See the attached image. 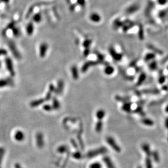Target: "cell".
<instances>
[{
    "label": "cell",
    "mask_w": 168,
    "mask_h": 168,
    "mask_svg": "<svg viewBox=\"0 0 168 168\" xmlns=\"http://www.w3.org/2000/svg\"><path fill=\"white\" fill-rule=\"evenodd\" d=\"M130 98L129 97H121L120 96H116L115 97V99L116 101L120 102H123V103L129 102L130 101Z\"/></svg>",
    "instance_id": "28"
},
{
    "label": "cell",
    "mask_w": 168,
    "mask_h": 168,
    "mask_svg": "<svg viewBox=\"0 0 168 168\" xmlns=\"http://www.w3.org/2000/svg\"><path fill=\"white\" fill-rule=\"evenodd\" d=\"M103 126V122H102V120H99L97 122L96 126H95V130H96L97 133H100L102 130Z\"/></svg>",
    "instance_id": "27"
},
{
    "label": "cell",
    "mask_w": 168,
    "mask_h": 168,
    "mask_svg": "<svg viewBox=\"0 0 168 168\" xmlns=\"http://www.w3.org/2000/svg\"><path fill=\"white\" fill-rule=\"evenodd\" d=\"M33 20L37 23H39L41 20V16L39 15H36L33 17Z\"/></svg>",
    "instance_id": "38"
},
{
    "label": "cell",
    "mask_w": 168,
    "mask_h": 168,
    "mask_svg": "<svg viewBox=\"0 0 168 168\" xmlns=\"http://www.w3.org/2000/svg\"><path fill=\"white\" fill-rule=\"evenodd\" d=\"M71 71L72 76L73 79L75 80H77L79 78V73H78V70L77 67L75 65H73L71 68Z\"/></svg>",
    "instance_id": "24"
},
{
    "label": "cell",
    "mask_w": 168,
    "mask_h": 168,
    "mask_svg": "<svg viewBox=\"0 0 168 168\" xmlns=\"http://www.w3.org/2000/svg\"><path fill=\"white\" fill-rule=\"evenodd\" d=\"M114 72H115V69L114 68V67L111 65H106L105 68H104V73L105 74L108 75H110L113 74Z\"/></svg>",
    "instance_id": "23"
},
{
    "label": "cell",
    "mask_w": 168,
    "mask_h": 168,
    "mask_svg": "<svg viewBox=\"0 0 168 168\" xmlns=\"http://www.w3.org/2000/svg\"><path fill=\"white\" fill-rule=\"evenodd\" d=\"M73 157L75 158H77V159H80V158L81 157V154L79 152L74 153L73 155Z\"/></svg>",
    "instance_id": "41"
},
{
    "label": "cell",
    "mask_w": 168,
    "mask_h": 168,
    "mask_svg": "<svg viewBox=\"0 0 168 168\" xmlns=\"http://www.w3.org/2000/svg\"><path fill=\"white\" fill-rule=\"evenodd\" d=\"M163 88H165V89H164L163 90H165V91H167V90H168V87L167 86V85H164V86L163 87Z\"/></svg>",
    "instance_id": "48"
},
{
    "label": "cell",
    "mask_w": 168,
    "mask_h": 168,
    "mask_svg": "<svg viewBox=\"0 0 168 168\" xmlns=\"http://www.w3.org/2000/svg\"><path fill=\"white\" fill-rule=\"evenodd\" d=\"M89 168H102V165L99 162H94L90 164Z\"/></svg>",
    "instance_id": "31"
},
{
    "label": "cell",
    "mask_w": 168,
    "mask_h": 168,
    "mask_svg": "<svg viewBox=\"0 0 168 168\" xmlns=\"http://www.w3.org/2000/svg\"><path fill=\"white\" fill-rule=\"evenodd\" d=\"M131 105H132V103L131 102L129 101L127 102L123 103L121 109L122 111L126 112V113H130L131 112Z\"/></svg>",
    "instance_id": "13"
},
{
    "label": "cell",
    "mask_w": 168,
    "mask_h": 168,
    "mask_svg": "<svg viewBox=\"0 0 168 168\" xmlns=\"http://www.w3.org/2000/svg\"><path fill=\"white\" fill-rule=\"evenodd\" d=\"M165 113H168V105L165 106Z\"/></svg>",
    "instance_id": "47"
},
{
    "label": "cell",
    "mask_w": 168,
    "mask_h": 168,
    "mask_svg": "<svg viewBox=\"0 0 168 168\" xmlns=\"http://www.w3.org/2000/svg\"><path fill=\"white\" fill-rule=\"evenodd\" d=\"M99 63H102L99 61H90L86 62L85 64L83 65V66L81 68V72L82 73L86 72L87 69H88L90 67L93 66V65H98Z\"/></svg>",
    "instance_id": "7"
},
{
    "label": "cell",
    "mask_w": 168,
    "mask_h": 168,
    "mask_svg": "<svg viewBox=\"0 0 168 168\" xmlns=\"http://www.w3.org/2000/svg\"><path fill=\"white\" fill-rule=\"evenodd\" d=\"M142 149L145 152V153L146 154L147 156H151V155L152 152L150 150V146L147 143H143L142 145Z\"/></svg>",
    "instance_id": "22"
},
{
    "label": "cell",
    "mask_w": 168,
    "mask_h": 168,
    "mask_svg": "<svg viewBox=\"0 0 168 168\" xmlns=\"http://www.w3.org/2000/svg\"><path fill=\"white\" fill-rule=\"evenodd\" d=\"M48 49V45L47 43H43L41 44L39 47V56L40 57L43 58L45 56Z\"/></svg>",
    "instance_id": "9"
},
{
    "label": "cell",
    "mask_w": 168,
    "mask_h": 168,
    "mask_svg": "<svg viewBox=\"0 0 168 168\" xmlns=\"http://www.w3.org/2000/svg\"><path fill=\"white\" fill-rule=\"evenodd\" d=\"M1 62H0V68H1Z\"/></svg>",
    "instance_id": "49"
},
{
    "label": "cell",
    "mask_w": 168,
    "mask_h": 168,
    "mask_svg": "<svg viewBox=\"0 0 168 168\" xmlns=\"http://www.w3.org/2000/svg\"><path fill=\"white\" fill-rule=\"evenodd\" d=\"M109 52L110 54L111 55V57H113L114 60L115 61H120L123 57V55L121 54V53H118L116 52L113 47H111L109 48Z\"/></svg>",
    "instance_id": "4"
},
{
    "label": "cell",
    "mask_w": 168,
    "mask_h": 168,
    "mask_svg": "<svg viewBox=\"0 0 168 168\" xmlns=\"http://www.w3.org/2000/svg\"><path fill=\"white\" fill-rule=\"evenodd\" d=\"M25 135L23 131L21 130H17L15 133L14 134V139L17 141V142H23L25 139Z\"/></svg>",
    "instance_id": "12"
},
{
    "label": "cell",
    "mask_w": 168,
    "mask_h": 168,
    "mask_svg": "<svg viewBox=\"0 0 168 168\" xmlns=\"http://www.w3.org/2000/svg\"><path fill=\"white\" fill-rule=\"evenodd\" d=\"M7 54V51L4 49H0V56H5Z\"/></svg>",
    "instance_id": "40"
},
{
    "label": "cell",
    "mask_w": 168,
    "mask_h": 168,
    "mask_svg": "<svg viewBox=\"0 0 168 168\" xmlns=\"http://www.w3.org/2000/svg\"><path fill=\"white\" fill-rule=\"evenodd\" d=\"M165 80H166V77L165 75L162 74V73L160 74V76L158 78V82L161 85L163 84L165 82Z\"/></svg>",
    "instance_id": "32"
},
{
    "label": "cell",
    "mask_w": 168,
    "mask_h": 168,
    "mask_svg": "<svg viewBox=\"0 0 168 168\" xmlns=\"http://www.w3.org/2000/svg\"><path fill=\"white\" fill-rule=\"evenodd\" d=\"M52 108L55 110H58L60 108V104L58 102V100L54 98L53 99V103H52Z\"/></svg>",
    "instance_id": "30"
},
{
    "label": "cell",
    "mask_w": 168,
    "mask_h": 168,
    "mask_svg": "<svg viewBox=\"0 0 168 168\" xmlns=\"http://www.w3.org/2000/svg\"><path fill=\"white\" fill-rule=\"evenodd\" d=\"M142 122L143 125L146 126H152L154 125V121L152 120L151 118H142L141 120Z\"/></svg>",
    "instance_id": "21"
},
{
    "label": "cell",
    "mask_w": 168,
    "mask_h": 168,
    "mask_svg": "<svg viewBox=\"0 0 168 168\" xmlns=\"http://www.w3.org/2000/svg\"><path fill=\"white\" fill-rule=\"evenodd\" d=\"M45 100L43 98H40L35 100V101H32L30 103V106L32 108H35V107H37L39 105L42 104Z\"/></svg>",
    "instance_id": "18"
},
{
    "label": "cell",
    "mask_w": 168,
    "mask_h": 168,
    "mask_svg": "<svg viewBox=\"0 0 168 168\" xmlns=\"http://www.w3.org/2000/svg\"><path fill=\"white\" fill-rule=\"evenodd\" d=\"M168 61V55H167L166 57H165L164 58H163V60H162V63L164 64V63H165L167 61Z\"/></svg>",
    "instance_id": "45"
},
{
    "label": "cell",
    "mask_w": 168,
    "mask_h": 168,
    "mask_svg": "<svg viewBox=\"0 0 168 168\" xmlns=\"http://www.w3.org/2000/svg\"><path fill=\"white\" fill-rule=\"evenodd\" d=\"M146 168H152V163L150 158L146 159Z\"/></svg>",
    "instance_id": "33"
},
{
    "label": "cell",
    "mask_w": 168,
    "mask_h": 168,
    "mask_svg": "<svg viewBox=\"0 0 168 168\" xmlns=\"http://www.w3.org/2000/svg\"><path fill=\"white\" fill-rule=\"evenodd\" d=\"M57 151H58V152L60 153L65 152V151H67V146H65V145L61 146H60L58 148Z\"/></svg>",
    "instance_id": "35"
},
{
    "label": "cell",
    "mask_w": 168,
    "mask_h": 168,
    "mask_svg": "<svg viewBox=\"0 0 168 168\" xmlns=\"http://www.w3.org/2000/svg\"><path fill=\"white\" fill-rule=\"evenodd\" d=\"M43 108L44 110L47 111H51L53 109L52 106L49 105V104H45V105L43 106Z\"/></svg>",
    "instance_id": "36"
},
{
    "label": "cell",
    "mask_w": 168,
    "mask_h": 168,
    "mask_svg": "<svg viewBox=\"0 0 168 168\" xmlns=\"http://www.w3.org/2000/svg\"><path fill=\"white\" fill-rule=\"evenodd\" d=\"M140 94H158L160 93V91L157 89H145L140 91Z\"/></svg>",
    "instance_id": "11"
},
{
    "label": "cell",
    "mask_w": 168,
    "mask_h": 168,
    "mask_svg": "<svg viewBox=\"0 0 168 168\" xmlns=\"http://www.w3.org/2000/svg\"><path fill=\"white\" fill-rule=\"evenodd\" d=\"M7 70L12 77L15 76V70L13 67V63L12 60L10 57H7L5 60Z\"/></svg>",
    "instance_id": "3"
},
{
    "label": "cell",
    "mask_w": 168,
    "mask_h": 168,
    "mask_svg": "<svg viewBox=\"0 0 168 168\" xmlns=\"http://www.w3.org/2000/svg\"><path fill=\"white\" fill-rule=\"evenodd\" d=\"M134 113L137 114L139 115H140L142 117L145 116V113L143 111L142 107L141 105H139L137 108L134 109V110L133 111Z\"/></svg>",
    "instance_id": "25"
},
{
    "label": "cell",
    "mask_w": 168,
    "mask_h": 168,
    "mask_svg": "<svg viewBox=\"0 0 168 168\" xmlns=\"http://www.w3.org/2000/svg\"><path fill=\"white\" fill-rule=\"evenodd\" d=\"M106 142L116 152H120L121 151V148L120 146L117 143L115 140L113 138L111 137H108L106 138Z\"/></svg>",
    "instance_id": "2"
},
{
    "label": "cell",
    "mask_w": 168,
    "mask_h": 168,
    "mask_svg": "<svg viewBox=\"0 0 168 168\" xmlns=\"http://www.w3.org/2000/svg\"><path fill=\"white\" fill-rule=\"evenodd\" d=\"M89 53H90V49H89V48H87V49H85V50L84 51V56L85 57L87 56H88L89 55Z\"/></svg>",
    "instance_id": "43"
},
{
    "label": "cell",
    "mask_w": 168,
    "mask_h": 168,
    "mask_svg": "<svg viewBox=\"0 0 168 168\" xmlns=\"http://www.w3.org/2000/svg\"><path fill=\"white\" fill-rule=\"evenodd\" d=\"M15 168H23L19 163H16L15 164Z\"/></svg>",
    "instance_id": "46"
},
{
    "label": "cell",
    "mask_w": 168,
    "mask_h": 168,
    "mask_svg": "<svg viewBox=\"0 0 168 168\" xmlns=\"http://www.w3.org/2000/svg\"><path fill=\"white\" fill-rule=\"evenodd\" d=\"M105 116V111L103 109H100L96 113V116L99 120H102Z\"/></svg>",
    "instance_id": "26"
},
{
    "label": "cell",
    "mask_w": 168,
    "mask_h": 168,
    "mask_svg": "<svg viewBox=\"0 0 168 168\" xmlns=\"http://www.w3.org/2000/svg\"><path fill=\"white\" fill-rule=\"evenodd\" d=\"M14 82L11 78L0 79V88L8 86H13Z\"/></svg>",
    "instance_id": "8"
},
{
    "label": "cell",
    "mask_w": 168,
    "mask_h": 168,
    "mask_svg": "<svg viewBox=\"0 0 168 168\" xmlns=\"http://www.w3.org/2000/svg\"><path fill=\"white\" fill-rule=\"evenodd\" d=\"M36 144L38 147L42 148L44 145V137L42 133H37L36 136Z\"/></svg>",
    "instance_id": "6"
},
{
    "label": "cell",
    "mask_w": 168,
    "mask_h": 168,
    "mask_svg": "<svg viewBox=\"0 0 168 168\" xmlns=\"http://www.w3.org/2000/svg\"><path fill=\"white\" fill-rule=\"evenodd\" d=\"M90 20L94 23H98L101 20V16L99 15V14L97 13H93L91 14L90 16Z\"/></svg>",
    "instance_id": "19"
},
{
    "label": "cell",
    "mask_w": 168,
    "mask_h": 168,
    "mask_svg": "<svg viewBox=\"0 0 168 168\" xmlns=\"http://www.w3.org/2000/svg\"><path fill=\"white\" fill-rule=\"evenodd\" d=\"M137 60H134L133 61L130 62V63L129 64V67L134 68L135 66H137V65H137Z\"/></svg>",
    "instance_id": "42"
},
{
    "label": "cell",
    "mask_w": 168,
    "mask_h": 168,
    "mask_svg": "<svg viewBox=\"0 0 168 168\" xmlns=\"http://www.w3.org/2000/svg\"><path fill=\"white\" fill-rule=\"evenodd\" d=\"M4 153V151L3 148H0V164H1V163L2 158H3Z\"/></svg>",
    "instance_id": "39"
},
{
    "label": "cell",
    "mask_w": 168,
    "mask_h": 168,
    "mask_svg": "<svg viewBox=\"0 0 168 168\" xmlns=\"http://www.w3.org/2000/svg\"><path fill=\"white\" fill-rule=\"evenodd\" d=\"M138 168H141V167H139Z\"/></svg>",
    "instance_id": "50"
},
{
    "label": "cell",
    "mask_w": 168,
    "mask_h": 168,
    "mask_svg": "<svg viewBox=\"0 0 168 168\" xmlns=\"http://www.w3.org/2000/svg\"><path fill=\"white\" fill-rule=\"evenodd\" d=\"M108 152V150L105 147H101L97 149L90 151L87 153V156L89 158H92L96 156H98L99 155L105 154Z\"/></svg>",
    "instance_id": "1"
},
{
    "label": "cell",
    "mask_w": 168,
    "mask_h": 168,
    "mask_svg": "<svg viewBox=\"0 0 168 168\" xmlns=\"http://www.w3.org/2000/svg\"><path fill=\"white\" fill-rule=\"evenodd\" d=\"M147 48L150 50L152 52L155 53V54H158L159 55H162L163 54V52L162 50L159 49V48H157L153 45L151 44H148L147 45Z\"/></svg>",
    "instance_id": "10"
},
{
    "label": "cell",
    "mask_w": 168,
    "mask_h": 168,
    "mask_svg": "<svg viewBox=\"0 0 168 168\" xmlns=\"http://www.w3.org/2000/svg\"><path fill=\"white\" fill-rule=\"evenodd\" d=\"M151 155L153 156V159H154V160L155 162H159V155H158V153L156 151H154L152 152Z\"/></svg>",
    "instance_id": "34"
},
{
    "label": "cell",
    "mask_w": 168,
    "mask_h": 168,
    "mask_svg": "<svg viewBox=\"0 0 168 168\" xmlns=\"http://www.w3.org/2000/svg\"><path fill=\"white\" fill-rule=\"evenodd\" d=\"M155 54L153 52H148L145 55L143 58V61L145 62H150L151 61L155 60Z\"/></svg>",
    "instance_id": "17"
},
{
    "label": "cell",
    "mask_w": 168,
    "mask_h": 168,
    "mask_svg": "<svg viewBox=\"0 0 168 168\" xmlns=\"http://www.w3.org/2000/svg\"><path fill=\"white\" fill-rule=\"evenodd\" d=\"M91 43H92V40H89V39L86 40L83 43V46L86 49H87V48H89V47L90 46V45H91Z\"/></svg>",
    "instance_id": "37"
},
{
    "label": "cell",
    "mask_w": 168,
    "mask_h": 168,
    "mask_svg": "<svg viewBox=\"0 0 168 168\" xmlns=\"http://www.w3.org/2000/svg\"><path fill=\"white\" fill-rule=\"evenodd\" d=\"M64 81L62 80H60L58 81L57 87V89H55V92L57 94H60L62 93L63 89H64Z\"/></svg>",
    "instance_id": "14"
},
{
    "label": "cell",
    "mask_w": 168,
    "mask_h": 168,
    "mask_svg": "<svg viewBox=\"0 0 168 168\" xmlns=\"http://www.w3.org/2000/svg\"><path fill=\"white\" fill-rule=\"evenodd\" d=\"M146 79V74L144 72H142L138 77V81L137 82L136 85L137 86H141L143 84V82L145 81Z\"/></svg>",
    "instance_id": "16"
},
{
    "label": "cell",
    "mask_w": 168,
    "mask_h": 168,
    "mask_svg": "<svg viewBox=\"0 0 168 168\" xmlns=\"http://www.w3.org/2000/svg\"><path fill=\"white\" fill-rule=\"evenodd\" d=\"M33 31H34L33 25L32 23H30V24H28L27 26V27H26L27 33L28 35H32V33L33 32Z\"/></svg>",
    "instance_id": "29"
},
{
    "label": "cell",
    "mask_w": 168,
    "mask_h": 168,
    "mask_svg": "<svg viewBox=\"0 0 168 168\" xmlns=\"http://www.w3.org/2000/svg\"><path fill=\"white\" fill-rule=\"evenodd\" d=\"M164 125H165V128H167L168 129V117L166 118V119H165V122H164Z\"/></svg>",
    "instance_id": "44"
},
{
    "label": "cell",
    "mask_w": 168,
    "mask_h": 168,
    "mask_svg": "<svg viewBox=\"0 0 168 168\" xmlns=\"http://www.w3.org/2000/svg\"><path fill=\"white\" fill-rule=\"evenodd\" d=\"M148 63H149L148 65V67L150 70H151V71H155V70L157 69L158 62H157V61L153 60Z\"/></svg>",
    "instance_id": "20"
},
{
    "label": "cell",
    "mask_w": 168,
    "mask_h": 168,
    "mask_svg": "<svg viewBox=\"0 0 168 168\" xmlns=\"http://www.w3.org/2000/svg\"><path fill=\"white\" fill-rule=\"evenodd\" d=\"M103 161L106 165L107 168H116L115 165L112 161L111 158L108 156L104 157L103 158Z\"/></svg>",
    "instance_id": "15"
},
{
    "label": "cell",
    "mask_w": 168,
    "mask_h": 168,
    "mask_svg": "<svg viewBox=\"0 0 168 168\" xmlns=\"http://www.w3.org/2000/svg\"><path fill=\"white\" fill-rule=\"evenodd\" d=\"M9 48L11 49V50L13 53V55L15 56V57L17 59H20L21 58V55L19 53V51L17 49L15 44L13 43V42H9L8 43Z\"/></svg>",
    "instance_id": "5"
}]
</instances>
